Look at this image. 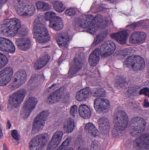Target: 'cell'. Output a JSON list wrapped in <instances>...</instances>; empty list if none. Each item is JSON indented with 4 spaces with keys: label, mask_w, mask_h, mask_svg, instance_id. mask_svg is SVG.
<instances>
[{
    "label": "cell",
    "mask_w": 149,
    "mask_h": 150,
    "mask_svg": "<svg viewBox=\"0 0 149 150\" xmlns=\"http://www.w3.org/2000/svg\"><path fill=\"white\" fill-rule=\"evenodd\" d=\"M33 30L34 37L38 43H45L50 41V37L41 18H38L35 20Z\"/></svg>",
    "instance_id": "6da1fadb"
},
{
    "label": "cell",
    "mask_w": 149,
    "mask_h": 150,
    "mask_svg": "<svg viewBox=\"0 0 149 150\" xmlns=\"http://www.w3.org/2000/svg\"><path fill=\"white\" fill-rule=\"evenodd\" d=\"M21 26V23L18 19L14 18L7 19L1 25V32L4 36L14 37L17 33Z\"/></svg>",
    "instance_id": "7a4b0ae2"
},
{
    "label": "cell",
    "mask_w": 149,
    "mask_h": 150,
    "mask_svg": "<svg viewBox=\"0 0 149 150\" xmlns=\"http://www.w3.org/2000/svg\"><path fill=\"white\" fill-rule=\"evenodd\" d=\"M15 8L17 13L23 17H29L35 13L34 5L26 0H17Z\"/></svg>",
    "instance_id": "3957f363"
},
{
    "label": "cell",
    "mask_w": 149,
    "mask_h": 150,
    "mask_svg": "<svg viewBox=\"0 0 149 150\" xmlns=\"http://www.w3.org/2000/svg\"><path fill=\"white\" fill-rule=\"evenodd\" d=\"M146 126V122L143 118L140 117L133 118L130 125V135L133 137L138 136L144 131Z\"/></svg>",
    "instance_id": "277c9868"
},
{
    "label": "cell",
    "mask_w": 149,
    "mask_h": 150,
    "mask_svg": "<svg viewBox=\"0 0 149 150\" xmlns=\"http://www.w3.org/2000/svg\"><path fill=\"white\" fill-rule=\"evenodd\" d=\"M113 122L115 128L116 130L123 131L127 127L128 117L124 111H118L114 115Z\"/></svg>",
    "instance_id": "5b68a950"
},
{
    "label": "cell",
    "mask_w": 149,
    "mask_h": 150,
    "mask_svg": "<svg viewBox=\"0 0 149 150\" xmlns=\"http://www.w3.org/2000/svg\"><path fill=\"white\" fill-rule=\"evenodd\" d=\"M49 139L48 134L38 135L33 137L29 144V149L30 150H42L44 148Z\"/></svg>",
    "instance_id": "8992f818"
},
{
    "label": "cell",
    "mask_w": 149,
    "mask_h": 150,
    "mask_svg": "<svg viewBox=\"0 0 149 150\" xmlns=\"http://www.w3.org/2000/svg\"><path fill=\"white\" fill-rule=\"evenodd\" d=\"M49 115V112L48 111H43L39 113L35 117L32 123V134L38 133L43 129Z\"/></svg>",
    "instance_id": "52a82bcc"
},
{
    "label": "cell",
    "mask_w": 149,
    "mask_h": 150,
    "mask_svg": "<svg viewBox=\"0 0 149 150\" xmlns=\"http://www.w3.org/2000/svg\"><path fill=\"white\" fill-rule=\"evenodd\" d=\"M125 65L134 71L142 70L145 67V62L142 58L137 55L130 56L126 59Z\"/></svg>",
    "instance_id": "ba28073f"
},
{
    "label": "cell",
    "mask_w": 149,
    "mask_h": 150,
    "mask_svg": "<svg viewBox=\"0 0 149 150\" xmlns=\"http://www.w3.org/2000/svg\"><path fill=\"white\" fill-rule=\"evenodd\" d=\"M37 99L35 97H31L24 104L21 111V117L23 120H26L29 116L37 104Z\"/></svg>",
    "instance_id": "9c48e42d"
},
{
    "label": "cell",
    "mask_w": 149,
    "mask_h": 150,
    "mask_svg": "<svg viewBox=\"0 0 149 150\" xmlns=\"http://www.w3.org/2000/svg\"><path fill=\"white\" fill-rule=\"evenodd\" d=\"M26 91L22 89L10 95L8 100L9 109H14L18 107L23 100Z\"/></svg>",
    "instance_id": "30bf717a"
},
{
    "label": "cell",
    "mask_w": 149,
    "mask_h": 150,
    "mask_svg": "<svg viewBox=\"0 0 149 150\" xmlns=\"http://www.w3.org/2000/svg\"><path fill=\"white\" fill-rule=\"evenodd\" d=\"M27 75L24 70H20L15 74L10 84L12 89L18 88L23 84L26 81Z\"/></svg>",
    "instance_id": "8fae6325"
},
{
    "label": "cell",
    "mask_w": 149,
    "mask_h": 150,
    "mask_svg": "<svg viewBox=\"0 0 149 150\" xmlns=\"http://www.w3.org/2000/svg\"><path fill=\"white\" fill-rule=\"evenodd\" d=\"M94 108L98 113L103 114L108 112L110 109V103L106 99L99 98L94 100Z\"/></svg>",
    "instance_id": "7c38bea8"
},
{
    "label": "cell",
    "mask_w": 149,
    "mask_h": 150,
    "mask_svg": "<svg viewBox=\"0 0 149 150\" xmlns=\"http://www.w3.org/2000/svg\"><path fill=\"white\" fill-rule=\"evenodd\" d=\"M134 147L137 150H148L149 147L148 133L141 136L135 140Z\"/></svg>",
    "instance_id": "4fadbf2b"
},
{
    "label": "cell",
    "mask_w": 149,
    "mask_h": 150,
    "mask_svg": "<svg viewBox=\"0 0 149 150\" xmlns=\"http://www.w3.org/2000/svg\"><path fill=\"white\" fill-rule=\"evenodd\" d=\"M115 45L113 41L108 40L104 43L101 47V54L102 57L110 56L115 51Z\"/></svg>",
    "instance_id": "5bb4252c"
},
{
    "label": "cell",
    "mask_w": 149,
    "mask_h": 150,
    "mask_svg": "<svg viewBox=\"0 0 149 150\" xmlns=\"http://www.w3.org/2000/svg\"><path fill=\"white\" fill-rule=\"evenodd\" d=\"M13 73L10 67L6 68L0 72V86H4L10 81Z\"/></svg>",
    "instance_id": "9a60e30c"
},
{
    "label": "cell",
    "mask_w": 149,
    "mask_h": 150,
    "mask_svg": "<svg viewBox=\"0 0 149 150\" xmlns=\"http://www.w3.org/2000/svg\"><path fill=\"white\" fill-rule=\"evenodd\" d=\"M65 90V87L63 86L52 93L46 100L47 103L49 104H53L58 102L62 98Z\"/></svg>",
    "instance_id": "2e32d148"
},
{
    "label": "cell",
    "mask_w": 149,
    "mask_h": 150,
    "mask_svg": "<svg viewBox=\"0 0 149 150\" xmlns=\"http://www.w3.org/2000/svg\"><path fill=\"white\" fill-rule=\"evenodd\" d=\"M63 135V132L61 131H58L55 132L48 144L46 150H55L60 143Z\"/></svg>",
    "instance_id": "e0dca14e"
},
{
    "label": "cell",
    "mask_w": 149,
    "mask_h": 150,
    "mask_svg": "<svg viewBox=\"0 0 149 150\" xmlns=\"http://www.w3.org/2000/svg\"><path fill=\"white\" fill-rule=\"evenodd\" d=\"M103 20V17L100 15H97L95 17H94L91 25L88 27L87 32L91 34H94L98 29L100 28Z\"/></svg>",
    "instance_id": "ac0fdd59"
},
{
    "label": "cell",
    "mask_w": 149,
    "mask_h": 150,
    "mask_svg": "<svg viewBox=\"0 0 149 150\" xmlns=\"http://www.w3.org/2000/svg\"><path fill=\"white\" fill-rule=\"evenodd\" d=\"M0 50L7 52L13 53L15 52V46L7 39L0 38Z\"/></svg>",
    "instance_id": "d6986e66"
},
{
    "label": "cell",
    "mask_w": 149,
    "mask_h": 150,
    "mask_svg": "<svg viewBox=\"0 0 149 150\" xmlns=\"http://www.w3.org/2000/svg\"><path fill=\"white\" fill-rule=\"evenodd\" d=\"M146 37H147V35L143 32H135L131 35L129 41L131 44H141L145 41Z\"/></svg>",
    "instance_id": "ffe728a7"
},
{
    "label": "cell",
    "mask_w": 149,
    "mask_h": 150,
    "mask_svg": "<svg viewBox=\"0 0 149 150\" xmlns=\"http://www.w3.org/2000/svg\"><path fill=\"white\" fill-rule=\"evenodd\" d=\"M99 128L101 133L104 136H107L109 133L110 124L109 121L106 117L100 118L99 121Z\"/></svg>",
    "instance_id": "44dd1931"
},
{
    "label": "cell",
    "mask_w": 149,
    "mask_h": 150,
    "mask_svg": "<svg viewBox=\"0 0 149 150\" xmlns=\"http://www.w3.org/2000/svg\"><path fill=\"white\" fill-rule=\"evenodd\" d=\"M111 37L120 44H124L126 43L128 37V33L127 31H122L113 33L111 35Z\"/></svg>",
    "instance_id": "7402d4cb"
},
{
    "label": "cell",
    "mask_w": 149,
    "mask_h": 150,
    "mask_svg": "<svg viewBox=\"0 0 149 150\" xmlns=\"http://www.w3.org/2000/svg\"><path fill=\"white\" fill-rule=\"evenodd\" d=\"M91 95H92V90L90 88L87 87L77 93L76 98L79 101H84L89 98Z\"/></svg>",
    "instance_id": "603a6c76"
},
{
    "label": "cell",
    "mask_w": 149,
    "mask_h": 150,
    "mask_svg": "<svg viewBox=\"0 0 149 150\" xmlns=\"http://www.w3.org/2000/svg\"><path fill=\"white\" fill-rule=\"evenodd\" d=\"M58 45L61 47H66L68 45L69 41V36L66 32L59 33L56 38Z\"/></svg>",
    "instance_id": "cb8c5ba5"
},
{
    "label": "cell",
    "mask_w": 149,
    "mask_h": 150,
    "mask_svg": "<svg viewBox=\"0 0 149 150\" xmlns=\"http://www.w3.org/2000/svg\"><path fill=\"white\" fill-rule=\"evenodd\" d=\"M93 18V16L92 15H85L82 16L79 19V25L81 28H88Z\"/></svg>",
    "instance_id": "d4e9b609"
},
{
    "label": "cell",
    "mask_w": 149,
    "mask_h": 150,
    "mask_svg": "<svg viewBox=\"0 0 149 150\" xmlns=\"http://www.w3.org/2000/svg\"><path fill=\"white\" fill-rule=\"evenodd\" d=\"M16 44L19 49L22 51H26L30 46V40L29 39L22 38L17 40Z\"/></svg>",
    "instance_id": "484cf974"
},
{
    "label": "cell",
    "mask_w": 149,
    "mask_h": 150,
    "mask_svg": "<svg viewBox=\"0 0 149 150\" xmlns=\"http://www.w3.org/2000/svg\"><path fill=\"white\" fill-rule=\"evenodd\" d=\"M50 60V57L48 54H44L40 57L35 62L34 64V68L36 70L41 69L47 64Z\"/></svg>",
    "instance_id": "4316f807"
},
{
    "label": "cell",
    "mask_w": 149,
    "mask_h": 150,
    "mask_svg": "<svg viewBox=\"0 0 149 150\" xmlns=\"http://www.w3.org/2000/svg\"><path fill=\"white\" fill-rule=\"evenodd\" d=\"M50 26L56 30H60L63 28L64 24L60 18L55 16L50 21Z\"/></svg>",
    "instance_id": "83f0119b"
},
{
    "label": "cell",
    "mask_w": 149,
    "mask_h": 150,
    "mask_svg": "<svg viewBox=\"0 0 149 150\" xmlns=\"http://www.w3.org/2000/svg\"><path fill=\"white\" fill-rule=\"evenodd\" d=\"M82 67V63L78 58H76L73 60L69 70V74L71 75L75 74L78 72Z\"/></svg>",
    "instance_id": "f1b7e54d"
},
{
    "label": "cell",
    "mask_w": 149,
    "mask_h": 150,
    "mask_svg": "<svg viewBox=\"0 0 149 150\" xmlns=\"http://www.w3.org/2000/svg\"><path fill=\"white\" fill-rule=\"evenodd\" d=\"M99 49H95L89 56V63L91 67H95L98 64L99 61Z\"/></svg>",
    "instance_id": "f546056e"
},
{
    "label": "cell",
    "mask_w": 149,
    "mask_h": 150,
    "mask_svg": "<svg viewBox=\"0 0 149 150\" xmlns=\"http://www.w3.org/2000/svg\"><path fill=\"white\" fill-rule=\"evenodd\" d=\"M85 129L87 133L95 137H99V132L95 126L91 123H88L85 125Z\"/></svg>",
    "instance_id": "4dcf8cb0"
},
{
    "label": "cell",
    "mask_w": 149,
    "mask_h": 150,
    "mask_svg": "<svg viewBox=\"0 0 149 150\" xmlns=\"http://www.w3.org/2000/svg\"><path fill=\"white\" fill-rule=\"evenodd\" d=\"M79 112L80 115L85 119H89L91 116V111L86 105H81L79 108Z\"/></svg>",
    "instance_id": "1f68e13d"
},
{
    "label": "cell",
    "mask_w": 149,
    "mask_h": 150,
    "mask_svg": "<svg viewBox=\"0 0 149 150\" xmlns=\"http://www.w3.org/2000/svg\"><path fill=\"white\" fill-rule=\"evenodd\" d=\"M74 127V122L71 118L66 119L64 125V130L65 133H71L72 132Z\"/></svg>",
    "instance_id": "d6a6232c"
},
{
    "label": "cell",
    "mask_w": 149,
    "mask_h": 150,
    "mask_svg": "<svg viewBox=\"0 0 149 150\" xmlns=\"http://www.w3.org/2000/svg\"><path fill=\"white\" fill-rule=\"evenodd\" d=\"M92 95L95 97H104L106 96V92L102 88H96L92 91Z\"/></svg>",
    "instance_id": "836d02e7"
},
{
    "label": "cell",
    "mask_w": 149,
    "mask_h": 150,
    "mask_svg": "<svg viewBox=\"0 0 149 150\" xmlns=\"http://www.w3.org/2000/svg\"><path fill=\"white\" fill-rule=\"evenodd\" d=\"M36 6L38 9L43 11L49 10L51 9V6L50 4L43 2H37L36 4Z\"/></svg>",
    "instance_id": "e575fe53"
},
{
    "label": "cell",
    "mask_w": 149,
    "mask_h": 150,
    "mask_svg": "<svg viewBox=\"0 0 149 150\" xmlns=\"http://www.w3.org/2000/svg\"><path fill=\"white\" fill-rule=\"evenodd\" d=\"M53 8L56 11L61 12L64 10L65 6L61 2L55 1L53 3Z\"/></svg>",
    "instance_id": "d590c367"
},
{
    "label": "cell",
    "mask_w": 149,
    "mask_h": 150,
    "mask_svg": "<svg viewBox=\"0 0 149 150\" xmlns=\"http://www.w3.org/2000/svg\"><path fill=\"white\" fill-rule=\"evenodd\" d=\"M107 34V31L103 32L99 34V35L96 37V38H95V40H94V45H98L99 43L101 42V41L106 38Z\"/></svg>",
    "instance_id": "8d00e7d4"
},
{
    "label": "cell",
    "mask_w": 149,
    "mask_h": 150,
    "mask_svg": "<svg viewBox=\"0 0 149 150\" xmlns=\"http://www.w3.org/2000/svg\"><path fill=\"white\" fill-rule=\"evenodd\" d=\"M71 140V137H68L65 141L63 142L61 145L59 146V148L57 150H66L67 147L70 144V143Z\"/></svg>",
    "instance_id": "74e56055"
},
{
    "label": "cell",
    "mask_w": 149,
    "mask_h": 150,
    "mask_svg": "<svg viewBox=\"0 0 149 150\" xmlns=\"http://www.w3.org/2000/svg\"><path fill=\"white\" fill-rule=\"evenodd\" d=\"M8 59L7 57L2 54H0V69L6 66L8 63Z\"/></svg>",
    "instance_id": "f35d334b"
},
{
    "label": "cell",
    "mask_w": 149,
    "mask_h": 150,
    "mask_svg": "<svg viewBox=\"0 0 149 150\" xmlns=\"http://www.w3.org/2000/svg\"><path fill=\"white\" fill-rule=\"evenodd\" d=\"M28 29L24 26H23L22 27L21 26L17 33L18 36H20V37H23V36H26L28 34Z\"/></svg>",
    "instance_id": "ab89813d"
},
{
    "label": "cell",
    "mask_w": 149,
    "mask_h": 150,
    "mask_svg": "<svg viewBox=\"0 0 149 150\" xmlns=\"http://www.w3.org/2000/svg\"><path fill=\"white\" fill-rule=\"evenodd\" d=\"M55 16H56V14L54 12H52V11H49V12H46L44 16L46 20H48V21H50Z\"/></svg>",
    "instance_id": "60d3db41"
},
{
    "label": "cell",
    "mask_w": 149,
    "mask_h": 150,
    "mask_svg": "<svg viewBox=\"0 0 149 150\" xmlns=\"http://www.w3.org/2000/svg\"><path fill=\"white\" fill-rule=\"evenodd\" d=\"M125 83L126 81H125V79L122 78L121 77L118 78L116 79V85L117 87H122L125 85Z\"/></svg>",
    "instance_id": "b9f144b4"
},
{
    "label": "cell",
    "mask_w": 149,
    "mask_h": 150,
    "mask_svg": "<svg viewBox=\"0 0 149 150\" xmlns=\"http://www.w3.org/2000/svg\"><path fill=\"white\" fill-rule=\"evenodd\" d=\"M75 14H76V11L74 9L72 8L68 9L65 11L66 15L67 16H74Z\"/></svg>",
    "instance_id": "7bdbcfd3"
},
{
    "label": "cell",
    "mask_w": 149,
    "mask_h": 150,
    "mask_svg": "<svg viewBox=\"0 0 149 150\" xmlns=\"http://www.w3.org/2000/svg\"><path fill=\"white\" fill-rule=\"evenodd\" d=\"M91 150H100L99 143L96 141L93 142L91 145Z\"/></svg>",
    "instance_id": "ee69618b"
},
{
    "label": "cell",
    "mask_w": 149,
    "mask_h": 150,
    "mask_svg": "<svg viewBox=\"0 0 149 150\" xmlns=\"http://www.w3.org/2000/svg\"><path fill=\"white\" fill-rule=\"evenodd\" d=\"M11 134L14 139L16 140V141H19L20 137H19V135L18 134V132H17L16 130H12L11 131Z\"/></svg>",
    "instance_id": "f6af8a7d"
},
{
    "label": "cell",
    "mask_w": 149,
    "mask_h": 150,
    "mask_svg": "<svg viewBox=\"0 0 149 150\" xmlns=\"http://www.w3.org/2000/svg\"><path fill=\"white\" fill-rule=\"evenodd\" d=\"M77 106L76 105H73L71 108V110H70V113L71 115L73 116H75V114L77 112Z\"/></svg>",
    "instance_id": "bcb514c9"
},
{
    "label": "cell",
    "mask_w": 149,
    "mask_h": 150,
    "mask_svg": "<svg viewBox=\"0 0 149 150\" xmlns=\"http://www.w3.org/2000/svg\"><path fill=\"white\" fill-rule=\"evenodd\" d=\"M149 91L148 88H144L142 89L140 92V93L141 94H144L146 96H149Z\"/></svg>",
    "instance_id": "7dc6e473"
},
{
    "label": "cell",
    "mask_w": 149,
    "mask_h": 150,
    "mask_svg": "<svg viewBox=\"0 0 149 150\" xmlns=\"http://www.w3.org/2000/svg\"><path fill=\"white\" fill-rule=\"evenodd\" d=\"M7 1L8 0H0V8H1L3 7V6L5 4V3L7 2Z\"/></svg>",
    "instance_id": "c3c4849f"
},
{
    "label": "cell",
    "mask_w": 149,
    "mask_h": 150,
    "mask_svg": "<svg viewBox=\"0 0 149 150\" xmlns=\"http://www.w3.org/2000/svg\"><path fill=\"white\" fill-rule=\"evenodd\" d=\"M10 127H11V123L9 121H8L7 122V129H9Z\"/></svg>",
    "instance_id": "681fc988"
},
{
    "label": "cell",
    "mask_w": 149,
    "mask_h": 150,
    "mask_svg": "<svg viewBox=\"0 0 149 150\" xmlns=\"http://www.w3.org/2000/svg\"><path fill=\"white\" fill-rule=\"evenodd\" d=\"M3 150H8L7 149V146L5 145V144H3Z\"/></svg>",
    "instance_id": "f907efd6"
},
{
    "label": "cell",
    "mask_w": 149,
    "mask_h": 150,
    "mask_svg": "<svg viewBox=\"0 0 149 150\" xmlns=\"http://www.w3.org/2000/svg\"><path fill=\"white\" fill-rule=\"evenodd\" d=\"M3 136V133L1 129V128H0V137H2Z\"/></svg>",
    "instance_id": "816d5d0a"
},
{
    "label": "cell",
    "mask_w": 149,
    "mask_h": 150,
    "mask_svg": "<svg viewBox=\"0 0 149 150\" xmlns=\"http://www.w3.org/2000/svg\"><path fill=\"white\" fill-rule=\"evenodd\" d=\"M66 150H73L72 148H69V149H67Z\"/></svg>",
    "instance_id": "f5cc1de1"
},
{
    "label": "cell",
    "mask_w": 149,
    "mask_h": 150,
    "mask_svg": "<svg viewBox=\"0 0 149 150\" xmlns=\"http://www.w3.org/2000/svg\"><path fill=\"white\" fill-rule=\"evenodd\" d=\"M80 150H88L87 149H86V148H84V149H81Z\"/></svg>",
    "instance_id": "db71d44e"
},
{
    "label": "cell",
    "mask_w": 149,
    "mask_h": 150,
    "mask_svg": "<svg viewBox=\"0 0 149 150\" xmlns=\"http://www.w3.org/2000/svg\"><path fill=\"white\" fill-rule=\"evenodd\" d=\"M108 1H110L111 2H114L115 0H108Z\"/></svg>",
    "instance_id": "11a10c76"
}]
</instances>
